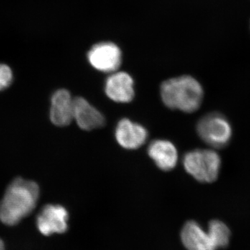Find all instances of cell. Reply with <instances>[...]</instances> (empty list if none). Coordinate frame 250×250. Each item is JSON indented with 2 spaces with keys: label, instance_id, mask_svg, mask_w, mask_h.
Returning <instances> with one entry per match:
<instances>
[{
  "label": "cell",
  "instance_id": "cell-1",
  "mask_svg": "<svg viewBox=\"0 0 250 250\" xmlns=\"http://www.w3.org/2000/svg\"><path fill=\"white\" fill-rule=\"evenodd\" d=\"M39 196L37 184L21 178L15 179L0 203V220L10 226L16 225L34 209Z\"/></svg>",
  "mask_w": 250,
  "mask_h": 250
},
{
  "label": "cell",
  "instance_id": "cell-2",
  "mask_svg": "<svg viewBox=\"0 0 250 250\" xmlns=\"http://www.w3.org/2000/svg\"><path fill=\"white\" fill-rule=\"evenodd\" d=\"M161 95L167 107L192 113L200 108L204 92L202 85L195 78L182 76L164 82L161 85Z\"/></svg>",
  "mask_w": 250,
  "mask_h": 250
},
{
  "label": "cell",
  "instance_id": "cell-3",
  "mask_svg": "<svg viewBox=\"0 0 250 250\" xmlns=\"http://www.w3.org/2000/svg\"><path fill=\"white\" fill-rule=\"evenodd\" d=\"M186 171L202 183H211L218 179L221 159L211 149H195L185 154L183 160Z\"/></svg>",
  "mask_w": 250,
  "mask_h": 250
},
{
  "label": "cell",
  "instance_id": "cell-4",
  "mask_svg": "<svg viewBox=\"0 0 250 250\" xmlns=\"http://www.w3.org/2000/svg\"><path fill=\"white\" fill-rule=\"evenodd\" d=\"M197 131L205 143L214 147L227 146L232 136L231 125L227 118L218 113L203 117L197 124Z\"/></svg>",
  "mask_w": 250,
  "mask_h": 250
},
{
  "label": "cell",
  "instance_id": "cell-5",
  "mask_svg": "<svg viewBox=\"0 0 250 250\" xmlns=\"http://www.w3.org/2000/svg\"><path fill=\"white\" fill-rule=\"evenodd\" d=\"M88 59L90 65L99 71L113 73L121 66V50L113 42H100L90 49Z\"/></svg>",
  "mask_w": 250,
  "mask_h": 250
},
{
  "label": "cell",
  "instance_id": "cell-6",
  "mask_svg": "<svg viewBox=\"0 0 250 250\" xmlns=\"http://www.w3.org/2000/svg\"><path fill=\"white\" fill-rule=\"evenodd\" d=\"M68 213L62 206L47 205L37 217L36 225L39 231L45 236L62 233L67 229Z\"/></svg>",
  "mask_w": 250,
  "mask_h": 250
},
{
  "label": "cell",
  "instance_id": "cell-7",
  "mask_svg": "<svg viewBox=\"0 0 250 250\" xmlns=\"http://www.w3.org/2000/svg\"><path fill=\"white\" fill-rule=\"evenodd\" d=\"M105 93L108 98L118 103H128L134 99V80L125 72H114L105 83Z\"/></svg>",
  "mask_w": 250,
  "mask_h": 250
},
{
  "label": "cell",
  "instance_id": "cell-8",
  "mask_svg": "<svg viewBox=\"0 0 250 250\" xmlns=\"http://www.w3.org/2000/svg\"><path fill=\"white\" fill-rule=\"evenodd\" d=\"M117 142L126 149H136L142 146L147 139V131L142 125L129 119H122L115 131Z\"/></svg>",
  "mask_w": 250,
  "mask_h": 250
},
{
  "label": "cell",
  "instance_id": "cell-9",
  "mask_svg": "<svg viewBox=\"0 0 250 250\" xmlns=\"http://www.w3.org/2000/svg\"><path fill=\"white\" fill-rule=\"evenodd\" d=\"M73 120L81 129L90 131L105 124L104 116L83 98L73 99Z\"/></svg>",
  "mask_w": 250,
  "mask_h": 250
},
{
  "label": "cell",
  "instance_id": "cell-10",
  "mask_svg": "<svg viewBox=\"0 0 250 250\" xmlns=\"http://www.w3.org/2000/svg\"><path fill=\"white\" fill-rule=\"evenodd\" d=\"M148 154L161 170H172L178 161L177 148L170 141L156 140L149 145Z\"/></svg>",
  "mask_w": 250,
  "mask_h": 250
},
{
  "label": "cell",
  "instance_id": "cell-11",
  "mask_svg": "<svg viewBox=\"0 0 250 250\" xmlns=\"http://www.w3.org/2000/svg\"><path fill=\"white\" fill-rule=\"evenodd\" d=\"M50 118L59 126H67L73 120V99L67 90H57L52 96Z\"/></svg>",
  "mask_w": 250,
  "mask_h": 250
},
{
  "label": "cell",
  "instance_id": "cell-12",
  "mask_svg": "<svg viewBox=\"0 0 250 250\" xmlns=\"http://www.w3.org/2000/svg\"><path fill=\"white\" fill-rule=\"evenodd\" d=\"M182 241L188 250H216L208 233L195 221H189L182 231Z\"/></svg>",
  "mask_w": 250,
  "mask_h": 250
},
{
  "label": "cell",
  "instance_id": "cell-13",
  "mask_svg": "<svg viewBox=\"0 0 250 250\" xmlns=\"http://www.w3.org/2000/svg\"><path fill=\"white\" fill-rule=\"evenodd\" d=\"M207 233L215 250L228 246L231 232L228 227L223 222L212 220L208 225Z\"/></svg>",
  "mask_w": 250,
  "mask_h": 250
},
{
  "label": "cell",
  "instance_id": "cell-14",
  "mask_svg": "<svg viewBox=\"0 0 250 250\" xmlns=\"http://www.w3.org/2000/svg\"><path fill=\"white\" fill-rule=\"evenodd\" d=\"M13 72L9 65L0 63V91L6 89L12 83Z\"/></svg>",
  "mask_w": 250,
  "mask_h": 250
},
{
  "label": "cell",
  "instance_id": "cell-15",
  "mask_svg": "<svg viewBox=\"0 0 250 250\" xmlns=\"http://www.w3.org/2000/svg\"><path fill=\"white\" fill-rule=\"evenodd\" d=\"M0 250H5V246L4 242L0 239Z\"/></svg>",
  "mask_w": 250,
  "mask_h": 250
}]
</instances>
